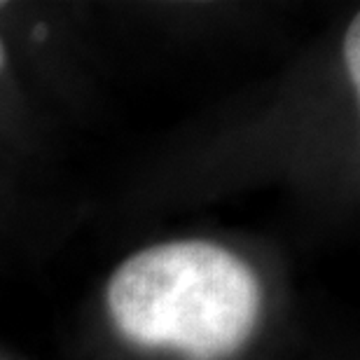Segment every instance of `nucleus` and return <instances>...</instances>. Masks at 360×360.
Instances as JSON below:
<instances>
[{
	"instance_id": "f257e3e1",
	"label": "nucleus",
	"mask_w": 360,
	"mask_h": 360,
	"mask_svg": "<svg viewBox=\"0 0 360 360\" xmlns=\"http://www.w3.org/2000/svg\"><path fill=\"white\" fill-rule=\"evenodd\" d=\"M105 302L115 328L136 347L222 360L255 333L262 283L229 248L185 239L127 257L108 281Z\"/></svg>"
},
{
	"instance_id": "f03ea898",
	"label": "nucleus",
	"mask_w": 360,
	"mask_h": 360,
	"mask_svg": "<svg viewBox=\"0 0 360 360\" xmlns=\"http://www.w3.org/2000/svg\"><path fill=\"white\" fill-rule=\"evenodd\" d=\"M344 63L349 70V80L354 84V91H360V14H356L354 21L347 28L344 35Z\"/></svg>"
},
{
	"instance_id": "7ed1b4c3",
	"label": "nucleus",
	"mask_w": 360,
	"mask_h": 360,
	"mask_svg": "<svg viewBox=\"0 0 360 360\" xmlns=\"http://www.w3.org/2000/svg\"><path fill=\"white\" fill-rule=\"evenodd\" d=\"M3 66H5V45L0 40V70H3Z\"/></svg>"
},
{
	"instance_id": "20e7f679",
	"label": "nucleus",
	"mask_w": 360,
	"mask_h": 360,
	"mask_svg": "<svg viewBox=\"0 0 360 360\" xmlns=\"http://www.w3.org/2000/svg\"><path fill=\"white\" fill-rule=\"evenodd\" d=\"M0 7H3V3H0Z\"/></svg>"
}]
</instances>
